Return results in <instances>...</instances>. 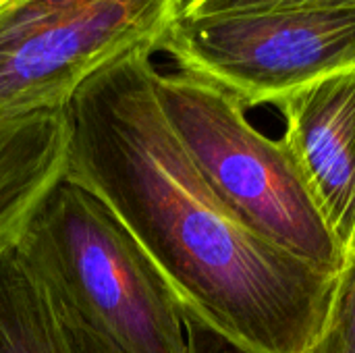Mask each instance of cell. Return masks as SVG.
Instances as JSON below:
<instances>
[{
	"label": "cell",
	"mask_w": 355,
	"mask_h": 353,
	"mask_svg": "<svg viewBox=\"0 0 355 353\" xmlns=\"http://www.w3.org/2000/svg\"><path fill=\"white\" fill-rule=\"evenodd\" d=\"M152 56L131 52L73 94L64 179L119 221L191 329L233 353H306L337 277L262 239L212 191L160 104Z\"/></svg>",
	"instance_id": "cell-1"
},
{
	"label": "cell",
	"mask_w": 355,
	"mask_h": 353,
	"mask_svg": "<svg viewBox=\"0 0 355 353\" xmlns=\"http://www.w3.org/2000/svg\"><path fill=\"white\" fill-rule=\"evenodd\" d=\"M19 246L58 304L123 353H200L141 250L77 183L62 177Z\"/></svg>",
	"instance_id": "cell-2"
},
{
	"label": "cell",
	"mask_w": 355,
	"mask_h": 353,
	"mask_svg": "<svg viewBox=\"0 0 355 353\" xmlns=\"http://www.w3.org/2000/svg\"><path fill=\"white\" fill-rule=\"evenodd\" d=\"M156 89L175 133L225 206L262 239L339 277L345 254L287 144L254 127L235 98L193 73L158 71Z\"/></svg>",
	"instance_id": "cell-3"
},
{
	"label": "cell",
	"mask_w": 355,
	"mask_h": 353,
	"mask_svg": "<svg viewBox=\"0 0 355 353\" xmlns=\"http://www.w3.org/2000/svg\"><path fill=\"white\" fill-rule=\"evenodd\" d=\"M160 52L245 110L355 71V6L179 12Z\"/></svg>",
	"instance_id": "cell-4"
},
{
	"label": "cell",
	"mask_w": 355,
	"mask_h": 353,
	"mask_svg": "<svg viewBox=\"0 0 355 353\" xmlns=\"http://www.w3.org/2000/svg\"><path fill=\"white\" fill-rule=\"evenodd\" d=\"M187 0H2L0 117L62 108L131 52H160Z\"/></svg>",
	"instance_id": "cell-5"
},
{
	"label": "cell",
	"mask_w": 355,
	"mask_h": 353,
	"mask_svg": "<svg viewBox=\"0 0 355 353\" xmlns=\"http://www.w3.org/2000/svg\"><path fill=\"white\" fill-rule=\"evenodd\" d=\"M277 108L281 139L347 260L355 252V71L316 81Z\"/></svg>",
	"instance_id": "cell-6"
},
{
	"label": "cell",
	"mask_w": 355,
	"mask_h": 353,
	"mask_svg": "<svg viewBox=\"0 0 355 353\" xmlns=\"http://www.w3.org/2000/svg\"><path fill=\"white\" fill-rule=\"evenodd\" d=\"M67 158V106L0 117V250L21 239L62 181Z\"/></svg>",
	"instance_id": "cell-7"
},
{
	"label": "cell",
	"mask_w": 355,
	"mask_h": 353,
	"mask_svg": "<svg viewBox=\"0 0 355 353\" xmlns=\"http://www.w3.org/2000/svg\"><path fill=\"white\" fill-rule=\"evenodd\" d=\"M0 353H75L54 293L19 241L0 250Z\"/></svg>",
	"instance_id": "cell-8"
},
{
	"label": "cell",
	"mask_w": 355,
	"mask_h": 353,
	"mask_svg": "<svg viewBox=\"0 0 355 353\" xmlns=\"http://www.w3.org/2000/svg\"><path fill=\"white\" fill-rule=\"evenodd\" d=\"M306 353H355V252L337 277L324 327Z\"/></svg>",
	"instance_id": "cell-9"
},
{
	"label": "cell",
	"mask_w": 355,
	"mask_h": 353,
	"mask_svg": "<svg viewBox=\"0 0 355 353\" xmlns=\"http://www.w3.org/2000/svg\"><path fill=\"white\" fill-rule=\"evenodd\" d=\"M355 0H187L183 12H233V10H275V8H349Z\"/></svg>",
	"instance_id": "cell-10"
},
{
	"label": "cell",
	"mask_w": 355,
	"mask_h": 353,
	"mask_svg": "<svg viewBox=\"0 0 355 353\" xmlns=\"http://www.w3.org/2000/svg\"><path fill=\"white\" fill-rule=\"evenodd\" d=\"M60 312H62V320H64V327H67V333H69V339H71V345H73V352L75 353H123L119 347H114L112 343H108L104 337H100L98 333H94L89 327H85L71 312H67L62 306H60Z\"/></svg>",
	"instance_id": "cell-11"
},
{
	"label": "cell",
	"mask_w": 355,
	"mask_h": 353,
	"mask_svg": "<svg viewBox=\"0 0 355 353\" xmlns=\"http://www.w3.org/2000/svg\"><path fill=\"white\" fill-rule=\"evenodd\" d=\"M0 2H2V0H0Z\"/></svg>",
	"instance_id": "cell-12"
}]
</instances>
